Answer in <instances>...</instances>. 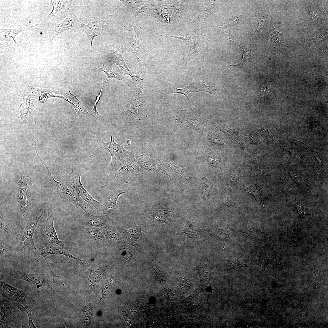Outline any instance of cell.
<instances>
[{
  "label": "cell",
  "instance_id": "7",
  "mask_svg": "<svg viewBox=\"0 0 328 328\" xmlns=\"http://www.w3.org/2000/svg\"><path fill=\"white\" fill-rule=\"evenodd\" d=\"M82 171L73 166L72 171L70 173L62 171V182L98 211H100L101 210V203L96 200L86 190L82 184L80 178Z\"/></svg>",
  "mask_w": 328,
  "mask_h": 328
},
{
  "label": "cell",
  "instance_id": "14",
  "mask_svg": "<svg viewBox=\"0 0 328 328\" xmlns=\"http://www.w3.org/2000/svg\"><path fill=\"white\" fill-rule=\"evenodd\" d=\"M79 22L81 29L87 35L92 54V48L94 39L95 37L102 34L108 27V21L104 19H97L87 24H84L80 21Z\"/></svg>",
  "mask_w": 328,
  "mask_h": 328
},
{
  "label": "cell",
  "instance_id": "40",
  "mask_svg": "<svg viewBox=\"0 0 328 328\" xmlns=\"http://www.w3.org/2000/svg\"><path fill=\"white\" fill-rule=\"evenodd\" d=\"M281 33L278 32L275 29L274 26L272 28L271 32L269 36V40L274 43H279L284 44L281 42L280 35Z\"/></svg>",
  "mask_w": 328,
  "mask_h": 328
},
{
  "label": "cell",
  "instance_id": "13",
  "mask_svg": "<svg viewBox=\"0 0 328 328\" xmlns=\"http://www.w3.org/2000/svg\"><path fill=\"white\" fill-rule=\"evenodd\" d=\"M0 294L8 299L24 306L35 303L33 299L26 291L15 288L3 281H0Z\"/></svg>",
  "mask_w": 328,
  "mask_h": 328
},
{
  "label": "cell",
  "instance_id": "11",
  "mask_svg": "<svg viewBox=\"0 0 328 328\" xmlns=\"http://www.w3.org/2000/svg\"><path fill=\"white\" fill-rule=\"evenodd\" d=\"M17 201L21 214L26 216L33 209L31 198L32 184L29 176H22L19 181Z\"/></svg>",
  "mask_w": 328,
  "mask_h": 328
},
{
  "label": "cell",
  "instance_id": "12",
  "mask_svg": "<svg viewBox=\"0 0 328 328\" xmlns=\"http://www.w3.org/2000/svg\"><path fill=\"white\" fill-rule=\"evenodd\" d=\"M20 312L8 300L0 296V327L11 328L18 323Z\"/></svg>",
  "mask_w": 328,
  "mask_h": 328
},
{
  "label": "cell",
  "instance_id": "48",
  "mask_svg": "<svg viewBox=\"0 0 328 328\" xmlns=\"http://www.w3.org/2000/svg\"><path fill=\"white\" fill-rule=\"evenodd\" d=\"M314 155L316 157V159L319 161V162L321 164H322L323 163V161L321 157V156L317 153L316 154L315 153H314Z\"/></svg>",
  "mask_w": 328,
  "mask_h": 328
},
{
  "label": "cell",
  "instance_id": "32",
  "mask_svg": "<svg viewBox=\"0 0 328 328\" xmlns=\"http://www.w3.org/2000/svg\"><path fill=\"white\" fill-rule=\"evenodd\" d=\"M23 103L20 105L21 116L23 120L26 121L31 113L32 108V102L31 99L23 98Z\"/></svg>",
  "mask_w": 328,
  "mask_h": 328
},
{
  "label": "cell",
  "instance_id": "27",
  "mask_svg": "<svg viewBox=\"0 0 328 328\" xmlns=\"http://www.w3.org/2000/svg\"><path fill=\"white\" fill-rule=\"evenodd\" d=\"M170 210L168 208L160 210H149L147 212L148 216L159 221L166 222L170 218Z\"/></svg>",
  "mask_w": 328,
  "mask_h": 328
},
{
  "label": "cell",
  "instance_id": "29",
  "mask_svg": "<svg viewBox=\"0 0 328 328\" xmlns=\"http://www.w3.org/2000/svg\"><path fill=\"white\" fill-rule=\"evenodd\" d=\"M151 12V5L148 0L142 7L133 13L131 18L135 22H138L142 19L150 16Z\"/></svg>",
  "mask_w": 328,
  "mask_h": 328
},
{
  "label": "cell",
  "instance_id": "19",
  "mask_svg": "<svg viewBox=\"0 0 328 328\" xmlns=\"http://www.w3.org/2000/svg\"><path fill=\"white\" fill-rule=\"evenodd\" d=\"M136 159L141 167L147 171L161 173L167 175L156 159L148 154L137 156Z\"/></svg>",
  "mask_w": 328,
  "mask_h": 328
},
{
  "label": "cell",
  "instance_id": "3",
  "mask_svg": "<svg viewBox=\"0 0 328 328\" xmlns=\"http://www.w3.org/2000/svg\"><path fill=\"white\" fill-rule=\"evenodd\" d=\"M46 210L45 207L39 206L33 209L27 215L24 225V232L18 246L13 249L14 253L26 254L36 250L33 237L40 218Z\"/></svg>",
  "mask_w": 328,
  "mask_h": 328
},
{
  "label": "cell",
  "instance_id": "16",
  "mask_svg": "<svg viewBox=\"0 0 328 328\" xmlns=\"http://www.w3.org/2000/svg\"><path fill=\"white\" fill-rule=\"evenodd\" d=\"M39 254L43 256L46 260L50 269H51L46 259V257L52 254H60L73 258L79 264L83 265L85 260L77 258L71 255L69 252L71 248L70 247H54L51 245L46 246H39Z\"/></svg>",
  "mask_w": 328,
  "mask_h": 328
},
{
  "label": "cell",
  "instance_id": "49",
  "mask_svg": "<svg viewBox=\"0 0 328 328\" xmlns=\"http://www.w3.org/2000/svg\"><path fill=\"white\" fill-rule=\"evenodd\" d=\"M127 143L128 145H130L131 144V142L129 140H128L127 141Z\"/></svg>",
  "mask_w": 328,
  "mask_h": 328
},
{
  "label": "cell",
  "instance_id": "30",
  "mask_svg": "<svg viewBox=\"0 0 328 328\" xmlns=\"http://www.w3.org/2000/svg\"><path fill=\"white\" fill-rule=\"evenodd\" d=\"M139 165L134 156L129 159L118 171V172L138 173L140 172Z\"/></svg>",
  "mask_w": 328,
  "mask_h": 328
},
{
  "label": "cell",
  "instance_id": "34",
  "mask_svg": "<svg viewBox=\"0 0 328 328\" xmlns=\"http://www.w3.org/2000/svg\"><path fill=\"white\" fill-rule=\"evenodd\" d=\"M133 13L136 12L147 2L148 0H120Z\"/></svg>",
  "mask_w": 328,
  "mask_h": 328
},
{
  "label": "cell",
  "instance_id": "10",
  "mask_svg": "<svg viewBox=\"0 0 328 328\" xmlns=\"http://www.w3.org/2000/svg\"><path fill=\"white\" fill-rule=\"evenodd\" d=\"M125 48L120 46L114 52L106 53L104 57L103 64L114 72L121 75L130 76L133 80L142 79L134 74L128 68L123 58Z\"/></svg>",
  "mask_w": 328,
  "mask_h": 328
},
{
  "label": "cell",
  "instance_id": "41",
  "mask_svg": "<svg viewBox=\"0 0 328 328\" xmlns=\"http://www.w3.org/2000/svg\"><path fill=\"white\" fill-rule=\"evenodd\" d=\"M198 229L196 226L193 224L187 225L186 227L183 229V232L190 236H197Z\"/></svg>",
  "mask_w": 328,
  "mask_h": 328
},
{
  "label": "cell",
  "instance_id": "17",
  "mask_svg": "<svg viewBox=\"0 0 328 328\" xmlns=\"http://www.w3.org/2000/svg\"><path fill=\"white\" fill-rule=\"evenodd\" d=\"M40 25L37 24L25 29H0V42L1 47L22 46L15 40L16 36L20 32L27 31L31 28Z\"/></svg>",
  "mask_w": 328,
  "mask_h": 328
},
{
  "label": "cell",
  "instance_id": "22",
  "mask_svg": "<svg viewBox=\"0 0 328 328\" xmlns=\"http://www.w3.org/2000/svg\"><path fill=\"white\" fill-rule=\"evenodd\" d=\"M102 228L105 237L110 244L116 247L121 244L123 239L117 227L111 226L108 223Z\"/></svg>",
  "mask_w": 328,
  "mask_h": 328
},
{
  "label": "cell",
  "instance_id": "26",
  "mask_svg": "<svg viewBox=\"0 0 328 328\" xmlns=\"http://www.w3.org/2000/svg\"><path fill=\"white\" fill-rule=\"evenodd\" d=\"M243 23V16L239 15L235 16H232L229 19L228 23L224 26L218 27V28L222 29L227 34H231L233 30H239V29L242 25Z\"/></svg>",
  "mask_w": 328,
  "mask_h": 328
},
{
  "label": "cell",
  "instance_id": "47",
  "mask_svg": "<svg viewBox=\"0 0 328 328\" xmlns=\"http://www.w3.org/2000/svg\"><path fill=\"white\" fill-rule=\"evenodd\" d=\"M291 174L295 181L298 183H300L301 182V179L297 175L293 172H291Z\"/></svg>",
  "mask_w": 328,
  "mask_h": 328
},
{
  "label": "cell",
  "instance_id": "25",
  "mask_svg": "<svg viewBox=\"0 0 328 328\" xmlns=\"http://www.w3.org/2000/svg\"><path fill=\"white\" fill-rule=\"evenodd\" d=\"M145 264L155 273L160 280L162 286L166 290L169 291V287L167 284L166 275L164 271L156 264L152 261H146Z\"/></svg>",
  "mask_w": 328,
  "mask_h": 328
},
{
  "label": "cell",
  "instance_id": "31",
  "mask_svg": "<svg viewBox=\"0 0 328 328\" xmlns=\"http://www.w3.org/2000/svg\"><path fill=\"white\" fill-rule=\"evenodd\" d=\"M229 38L231 41L234 42L240 47L243 54L242 60L239 63L234 65L229 64V65L231 67H234L237 68H241L251 64L252 62L254 51L253 50H250L247 51H245L236 42L231 40L229 36Z\"/></svg>",
  "mask_w": 328,
  "mask_h": 328
},
{
  "label": "cell",
  "instance_id": "37",
  "mask_svg": "<svg viewBox=\"0 0 328 328\" xmlns=\"http://www.w3.org/2000/svg\"><path fill=\"white\" fill-rule=\"evenodd\" d=\"M108 79V78L107 77L104 84L103 79H102V87L101 89V90L99 94H98V95L96 97L93 109L90 113V114L92 115L94 117L96 118H99L103 119V116L99 114L97 111V107L98 104V103L102 95L103 90L107 82Z\"/></svg>",
  "mask_w": 328,
  "mask_h": 328
},
{
  "label": "cell",
  "instance_id": "20",
  "mask_svg": "<svg viewBox=\"0 0 328 328\" xmlns=\"http://www.w3.org/2000/svg\"><path fill=\"white\" fill-rule=\"evenodd\" d=\"M111 219L109 215L86 214L82 220V226L87 227L101 228L104 227Z\"/></svg>",
  "mask_w": 328,
  "mask_h": 328
},
{
  "label": "cell",
  "instance_id": "21",
  "mask_svg": "<svg viewBox=\"0 0 328 328\" xmlns=\"http://www.w3.org/2000/svg\"><path fill=\"white\" fill-rule=\"evenodd\" d=\"M126 192L122 190H118L113 194L105 197L101 203V209L102 214L108 215L113 214L115 210L119 197Z\"/></svg>",
  "mask_w": 328,
  "mask_h": 328
},
{
  "label": "cell",
  "instance_id": "35",
  "mask_svg": "<svg viewBox=\"0 0 328 328\" xmlns=\"http://www.w3.org/2000/svg\"><path fill=\"white\" fill-rule=\"evenodd\" d=\"M16 306L21 311L26 312L27 314L29 320V325L28 328H36L32 321V312L36 311L33 306V304H30L25 305L23 306L19 303H15Z\"/></svg>",
  "mask_w": 328,
  "mask_h": 328
},
{
  "label": "cell",
  "instance_id": "9",
  "mask_svg": "<svg viewBox=\"0 0 328 328\" xmlns=\"http://www.w3.org/2000/svg\"><path fill=\"white\" fill-rule=\"evenodd\" d=\"M50 32L51 43L55 37L63 32L70 30H75L78 27L79 21L74 17L70 8L64 9L58 12L51 19Z\"/></svg>",
  "mask_w": 328,
  "mask_h": 328
},
{
  "label": "cell",
  "instance_id": "33",
  "mask_svg": "<svg viewBox=\"0 0 328 328\" xmlns=\"http://www.w3.org/2000/svg\"><path fill=\"white\" fill-rule=\"evenodd\" d=\"M97 69L99 70L104 72L108 76V79L110 80L114 78L116 80H121L128 86H129V82L127 79L124 77L114 72L104 65L103 64V66L101 68Z\"/></svg>",
  "mask_w": 328,
  "mask_h": 328
},
{
  "label": "cell",
  "instance_id": "45",
  "mask_svg": "<svg viewBox=\"0 0 328 328\" xmlns=\"http://www.w3.org/2000/svg\"><path fill=\"white\" fill-rule=\"evenodd\" d=\"M0 255L1 256L8 254H11L12 253H14L13 249L12 250L7 248L1 243H0Z\"/></svg>",
  "mask_w": 328,
  "mask_h": 328
},
{
  "label": "cell",
  "instance_id": "5",
  "mask_svg": "<svg viewBox=\"0 0 328 328\" xmlns=\"http://www.w3.org/2000/svg\"><path fill=\"white\" fill-rule=\"evenodd\" d=\"M8 277L15 280H22L28 283L32 287L41 291L44 297L45 293L51 291L55 278H60L53 272L44 274H30L15 269L11 270L8 274Z\"/></svg>",
  "mask_w": 328,
  "mask_h": 328
},
{
  "label": "cell",
  "instance_id": "28",
  "mask_svg": "<svg viewBox=\"0 0 328 328\" xmlns=\"http://www.w3.org/2000/svg\"><path fill=\"white\" fill-rule=\"evenodd\" d=\"M80 229L88 236L97 241H103L105 238L102 227H87L81 226Z\"/></svg>",
  "mask_w": 328,
  "mask_h": 328
},
{
  "label": "cell",
  "instance_id": "44",
  "mask_svg": "<svg viewBox=\"0 0 328 328\" xmlns=\"http://www.w3.org/2000/svg\"><path fill=\"white\" fill-rule=\"evenodd\" d=\"M0 229L8 233L11 232L10 227L8 224L0 218Z\"/></svg>",
  "mask_w": 328,
  "mask_h": 328
},
{
  "label": "cell",
  "instance_id": "43",
  "mask_svg": "<svg viewBox=\"0 0 328 328\" xmlns=\"http://www.w3.org/2000/svg\"><path fill=\"white\" fill-rule=\"evenodd\" d=\"M227 230H220L218 233L220 239L222 240H227L229 238L230 232Z\"/></svg>",
  "mask_w": 328,
  "mask_h": 328
},
{
  "label": "cell",
  "instance_id": "6",
  "mask_svg": "<svg viewBox=\"0 0 328 328\" xmlns=\"http://www.w3.org/2000/svg\"><path fill=\"white\" fill-rule=\"evenodd\" d=\"M47 219L43 224H38L35 232V238L39 246H46L55 244L59 246H64V243L60 240L54 226V221L56 215V209L50 207L47 210Z\"/></svg>",
  "mask_w": 328,
  "mask_h": 328
},
{
  "label": "cell",
  "instance_id": "8",
  "mask_svg": "<svg viewBox=\"0 0 328 328\" xmlns=\"http://www.w3.org/2000/svg\"><path fill=\"white\" fill-rule=\"evenodd\" d=\"M111 140L108 142H97L100 148V152L104 149L106 150L111 154V160L109 169L116 173L122 166L130 158L134 156L132 151L125 150L123 145L118 144L114 141V135L110 132Z\"/></svg>",
  "mask_w": 328,
  "mask_h": 328
},
{
  "label": "cell",
  "instance_id": "18",
  "mask_svg": "<svg viewBox=\"0 0 328 328\" xmlns=\"http://www.w3.org/2000/svg\"><path fill=\"white\" fill-rule=\"evenodd\" d=\"M111 263L112 262L109 261H95L88 260L86 261L84 266L89 267V278L91 280H96L97 282L102 278L106 269Z\"/></svg>",
  "mask_w": 328,
  "mask_h": 328
},
{
  "label": "cell",
  "instance_id": "38",
  "mask_svg": "<svg viewBox=\"0 0 328 328\" xmlns=\"http://www.w3.org/2000/svg\"><path fill=\"white\" fill-rule=\"evenodd\" d=\"M268 20L266 17L262 14H260L259 23L256 31L251 35H257L259 32L263 31L267 26Z\"/></svg>",
  "mask_w": 328,
  "mask_h": 328
},
{
  "label": "cell",
  "instance_id": "4",
  "mask_svg": "<svg viewBox=\"0 0 328 328\" xmlns=\"http://www.w3.org/2000/svg\"><path fill=\"white\" fill-rule=\"evenodd\" d=\"M45 166L48 172L50 186L53 192L60 196L62 199L67 202H70L80 207L86 214L96 215L94 208L85 201L77 194L69 188L62 182L56 180L52 176L48 166L45 163Z\"/></svg>",
  "mask_w": 328,
  "mask_h": 328
},
{
  "label": "cell",
  "instance_id": "24",
  "mask_svg": "<svg viewBox=\"0 0 328 328\" xmlns=\"http://www.w3.org/2000/svg\"><path fill=\"white\" fill-rule=\"evenodd\" d=\"M199 91H203V87L202 84L199 85H191L181 89H178L174 87L168 91L167 93L168 94L177 93L183 94L189 99L195 93Z\"/></svg>",
  "mask_w": 328,
  "mask_h": 328
},
{
  "label": "cell",
  "instance_id": "2",
  "mask_svg": "<svg viewBox=\"0 0 328 328\" xmlns=\"http://www.w3.org/2000/svg\"><path fill=\"white\" fill-rule=\"evenodd\" d=\"M127 46L135 57L142 73L145 69L148 56L151 54L147 43L143 39L139 22L128 26L123 25Z\"/></svg>",
  "mask_w": 328,
  "mask_h": 328
},
{
  "label": "cell",
  "instance_id": "46",
  "mask_svg": "<svg viewBox=\"0 0 328 328\" xmlns=\"http://www.w3.org/2000/svg\"><path fill=\"white\" fill-rule=\"evenodd\" d=\"M222 199L223 203L224 204V205L229 207H231L233 205V203L231 200L225 194L223 195L222 196Z\"/></svg>",
  "mask_w": 328,
  "mask_h": 328
},
{
  "label": "cell",
  "instance_id": "15",
  "mask_svg": "<svg viewBox=\"0 0 328 328\" xmlns=\"http://www.w3.org/2000/svg\"><path fill=\"white\" fill-rule=\"evenodd\" d=\"M141 224L137 225L133 220V227L129 229H125L121 226L117 228L120 232L124 242L138 248L142 239V225L145 219Z\"/></svg>",
  "mask_w": 328,
  "mask_h": 328
},
{
  "label": "cell",
  "instance_id": "1",
  "mask_svg": "<svg viewBox=\"0 0 328 328\" xmlns=\"http://www.w3.org/2000/svg\"><path fill=\"white\" fill-rule=\"evenodd\" d=\"M141 80L136 79L133 81L135 86L131 99L121 110L122 119L125 122L135 125L142 124L147 116L146 101L143 94V87Z\"/></svg>",
  "mask_w": 328,
  "mask_h": 328
},
{
  "label": "cell",
  "instance_id": "42",
  "mask_svg": "<svg viewBox=\"0 0 328 328\" xmlns=\"http://www.w3.org/2000/svg\"><path fill=\"white\" fill-rule=\"evenodd\" d=\"M88 307L86 306L83 311V318L84 321L88 324H90L91 322L92 313Z\"/></svg>",
  "mask_w": 328,
  "mask_h": 328
},
{
  "label": "cell",
  "instance_id": "39",
  "mask_svg": "<svg viewBox=\"0 0 328 328\" xmlns=\"http://www.w3.org/2000/svg\"><path fill=\"white\" fill-rule=\"evenodd\" d=\"M228 268L229 270L232 271L235 269L244 266L245 265L243 262L236 259H231L227 261Z\"/></svg>",
  "mask_w": 328,
  "mask_h": 328
},
{
  "label": "cell",
  "instance_id": "36",
  "mask_svg": "<svg viewBox=\"0 0 328 328\" xmlns=\"http://www.w3.org/2000/svg\"><path fill=\"white\" fill-rule=\"evenodd\" d=\"M117 248L119 255L122 257L126 260H132L133 258L134 254V251L128 245H121L118 246Z\"/></svg>",
  "mask_w": 328,
  "mask_h": 328
},
{
  "label": "cell",
  "instance_id": "23",
  "mask_svg": "<svg viewBox=\"0 0 328 328\" xmlns=\"http://www.w3.org/2000/svg\"><path fill=\"white\" fill-rule=\"evenodd\" d=\"M50 2L53 6L52 10L43 22L40 24L41 25L51 19L59 12L63 9L70 8L74 5L75 1L72 0H50Z\"/></svg>",
  "mask_w": 328,
  "mask_h": 328
}]
</instances>
